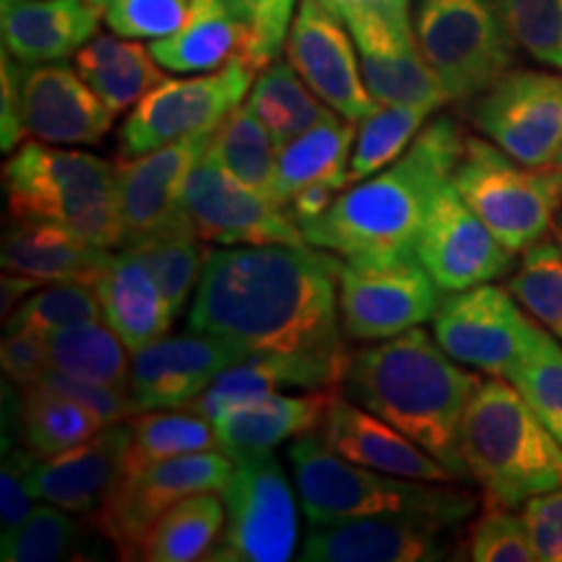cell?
<instances>
[{
  "instance_id": "cell-1",
  "label": "cell",
  "mask_w": 562,
  "mask_h": 562,
  "mask_svg": "<svg viewBox=\"0 0 562 562\" xmlns=\"http://www.w3.org/2000/svg\"><path fill=\"white\" fill-rule=\"evenodd\" d=\"M341 261L315 245L211 250L188 328L220 336L245 355L347 349L339 311Z\"/></svg>"
},
{
  "instance_id": "cell-2",
  "label": "cell",
  "mask_w": 562,
  "mask_h": 562,
  "mask_svg": "<svg viewBox=\"0 0 562 562\" xmlns=\"http://www.w3.org/2000/svg\"><path fill=\"white\" fill-rule=\"evenodd\" d=\"M463 144L467 136L453 117L427 121L393 165L355 182L326 214L302 224L307 243L336 252L344 261L414 256L422 224L435 195L451 182Z\"/></svg>"
},
{
  "instance_id": "cell-3",
  "label": "cell",
  "mask_w": 562,
  "mask_h": 562,
  "mask_svg": "<svg viewBox=\"0 0 562 562\" xmlns=\"http://www.w3.org/2000/svg\"><path fill=\"white\" fill-rule=\"evenodd\" d=\"M482 378L448 357L435 336L414 326L349 357L341 391L417 446L446 463L461 480V422Z\"/></svg>"
},
{
  "instance_id": "cell-4",
  "label": "cell",
  "mask_w": 562,
  "mask_h": 562,
  "mask_svg": "<svg viewBox=\"0 0 562 562\" xmlns=\"http://www.w3.org/2000/svg\"><path fill=\"white\" fill-rule=\"evenodd\" d=\"M294 490L311 526L372 516H404L459 526L474 513L472 492L453 482H422L341 459L321 435H300L286 448Z\"/></svg>"
},
{
  "instance_id": "cell-5",
  "label": "cell",
  "mask_w": 562,
  "mask_h": 562,
  "mask_svg": "<svg viewBox=\"0 0 562 562\" xmlns=\"http://www.w3.org/2000/svg\"><path fill=\"white\" fill-rule=\"evenodd\" d=\"M461 456L492 505L516 510L562 487V446L503 375L476 385L461 422Z\"/></svg>"
},
{
  "instance_id": "cell-6",
  "label": "cell",
  "mask_w": 562,
  "mask_h": 562,
  "mask_svg": "<svg viewBox=\"0 0 562 562\" xmlns=\"http://www.w3.org/2000/svg\"><path fill=\"white\" fill-rule=\"evenodd\" d=\"M3 191L13 220L60 224L102 248H121L115 165L108 159L32 138L5 159Z\"/></svg>"
},
{
  "instance_id": "cell-7",
  "label": "cell",
  "mask_w": 562,
  "mask_h": 562,
  "mask_svg": "<svg viewBox=\"0 0 562 562\" xmlns=\"http://www.w3.org/2000/svg\"><path fill=\"white\" fill-rule=\"evenodd\" d=\"M453 188L513 256L552 232L562 209V165L531 167L490 138L467 136Z\"/></svg>"
},
{
  "instance_id": "cell-8",
  "label": "cell",
  "mask_w": 562,
  "mask_h": 562,
  "mask_svg": "<svg viewBox=\"0 0 562 562\" xmlns=\"http://www.w3.org/2000/svg\"><path fill=\"white\" fill-rule=\"evenodd\" d=\"M412 24L451 102L484 94L516 58L501 0H414Z\"/></svg>"
},
{
  "instance_id": "cell-9",
  "label": "cell",
  "mask_w": 562,
  "mask_h": 562,
  "mask_svg": "<svg viewBox=\"0 0 562 562\" xmlns=\"http://www.w3.org/2000/svg\"><path fill=\"white\" fill-rule=\"evenodd\" d=\"M235 472V461L224 451L175 456L151 467L123 472L91 526L108 539L121 560H140L144 542L172 505L199 492H220Z\"/></svg>"
},
{
  "instance_id": "cell-10",
  "label": "cell",
  "mask_w": 562,
  "mask_h": 562,
  "mask_svg": "<svg viewBox=\"0 0 562 562\" xmlns=\"http://www.w3.org/2000/svg\"><path fill=\"white\" fill-rule=\"evenodd\" d=\"M258 68L237 55L227 66L191 79H165L140 100L121 128V157H140L175 140L216 131L240 108Z\"/></svg>"
},
{
  "instance_id": "cell-11",
  "label": "cell",
  "mask_w": 562,
  "mask_h": 562,
  "mask_svg": "<svg viewBox=\"0 0 562 562\" xmlns=\"http://www.w3.org/2000/svg\"><path fill=\"white\" fill-rule=\"evenodd\" d=\"M224 531L211 562H286L297 550V497L273 453L235 461L222 490Z\"/></svg>"
},
{
  "instance_id": "cell-12",
  "label": "cell",
  "mask_w": 562,
  "mask_h": 562,
  "mask_svg": "<svg viewBox=\"0 0 562 562\" xmlns=\"http://www.w3.org/2000/svg\"><path fill=\"white\" fill-rule=\"evenodd\" d=\"M542 323L521 311L508 286L480 284L463 292H446L432 315V336L459 364L508 378L529 355Z\"/></svg>"
},
{
  "instance_id": "cell-13",
  "label": "cell",
  "mask_w": 562,
  "mask_h": 562,
  "mask_svg": "<svg viewBox=\"0 0 562 562\" xmlns=\"http://www.w3.org/2000/svg\"><path fill=\"white\" fill-rule=\"evenodd\" d=\"M214 133H195L140 157L115 161L121 248H138L161 237L195 235L182 191L188 175L206 157Z\"/></svg>"
},
{
  "instance_id": "cell-14",
  "label": "cell",
  "mask_w": 562,
  "mask_h": 562,
  "mask_svg": "<svg viewBox=\"0 0 562 562\" xmlns=\"http://www.w3.org/2000/svg\"><path fill=\"white\" fill-rule=\"evenodd\" d=\"M442 292L417 256L344 261L339 273L341 326L355 341H383L432 321Z\"/></svg>"
},
{
  "instance_id": "cell-15",
  "label": "cell",
  "mask_w": 562,
  "mask_h": 562,
  "mask_svg": "<svg viewBox=\"0 0 562 562\" xmlns=\"http://www.w3.org/2000/svg\"><path fill=\"white\" fill-rule=\"evenodd\" d=\"M484 138L524 165H552L562 154V70H508L474 110Z\"/></svg>"
},
{
  "instance_id": "cell-16",
  "label": "cell",
  "mask_w": 562,
  "mask_h": 562,
  "mask_svg": "<svg viewBox=\"0 0 562 562\" xmlns=\"http://www.w3.org/2000/svg\"><path fill=\"white\" fill-rule=\"evenodd\" d=\"M182 203H186L195 235L203 243L227 245V248H240V245L302 248V245H311L305 232L294 222L292 211L229 178L209 157V151L188 175Z\"/></svg>"
},
{
  "instance_id": "cell-17",
  "label": "cell",
  "mask_w": 562,
  "mask_h": 562,
  "mask_svg": "<svg viewBox=\"0 0 562 562\" xmlns=\"http://www.w3.org/2000/svg\"><path fill=\"white\" fill-rule=\"evenodd\" d=\"M284 50L300 79L347 121L362 123L381 108L364 83L355 37L326 0H300Z\"/></svg>"
},
{
  "instance_id": "cell-18",
  "label": "cell",
  "mask_w": 562,
  "mask_h": 562,
  "mask_svg": "<svg viewBox=\"0 0 562 562\" xmlns=\"http://www.w3.org/2000/svg\"><path fill=\"white\" fill-rule=\"evenodd\" d=\"M414 256L442 292H463L508 277L513 252L492 235L453 182L440 188L422 224Z\"/></svg>"
},
{
  "instance_id": "cell-19",
  "label": "cell",
  "mask_w": 562,
  "mask_h": 562,
  "mask_svg": "<svg viewBox=\"0 0 562 562\" xmlns=\"http://www.w3.org/2000/svg\"><path fill=\"white\" fill-rule=\"evenodd\" d=\"M245 351L220 336L191 331L165 336L133 351L128 393L136 412L186 409L229 364L245 360Z\"/></svg>"
},
{
  "instance_id": "cell-20",
  "label": "cell",
  "mask_w": 562,
  "mask_h": 562,
  "mask_svg": "<svg viewBox=\"0 0 562 562\" xmlns=\"http://www.w3.org/2000/svg\"><path fill=\"white\" fill-rule=\"evenodd\" d=\"M355 37L362 76L378 104H419L438 112L448 91L422 55L412 24H398L372 11L339 13Z\"/></svg>"
},
{
  "instance_id": "cell-21",
  "label": "cell",
  "mask_w": 562,
  "mask_h": 562,
  "mask_svg": "<svg viewBox=\"0 0 562 562\" xmlns=\"http://www.w3.org/2000/svg\"><path fill=\"white\" fill-rule=\"evenodd\" d=\"M453 526L404 516H372L311 526L305 562H438L451 558Z\"/></svg>"
},
{
  "instance_id": "cell-22",
  "label": "cell",
  "mask_w": 562,
  "mask_h": 562,
  "mask_svg": "<svg viewBox=\"0 0 562 562\" xmlns=\"http://www.w3.org/2000/svg\"><path fill=\"white\" fill-rule=\"evenodd\" d=\"M349 351H300V355H248L229 364L211 381L206 391L188 404V412L216 422L245 404L279 393V389L300 391H341L349 368Z\"/></svg>"
},
{
  "instance_id": "cell-23",
  "label": "cell",
  "mask_w": 562,
  "mask_h": 562,
  "mask_svg": "<svg viewBox=\"0 0 562 562\" xmlns=\"http://www.w3.org/2000/svg\"><path fill=\"white\" fill-rule=\"evenodd\" d=\"M112 117L79 70L63 60L24 68V125L32 138L55 146L100 144Z\"/></svg>"
},
{
  "instance_id": "cell-24",
  "label": "cell",
  "mask_w": 562,
  "mask_h": 562,
  "mask_svg": "<svg viewBox=\"0 0 562 562\" xmlns=\"http://www.w3.org/2000/svg\"><path fill=\"white\" fill-rule=\"evenodd\" d=\"M328 448L360 467L422 482H463L446 463L427 453L402 430L362 409L349 398L336 396L321 425Z\"/></svg>"
},
{
  "instance_id": "cell-25",
  "label": "cell",
  "mask_w": 562,
  "mask_h": 562,
  "mask_svg": "<svg viewBox=\"0 0 562 562\" xmlns=\"http://www.w3.org/2000/svg\"><path fill=\"white\" fill-rule=\"evenodd\" d=\"M128 446L131 422H115L55 459H37L26 476L32 495L70 513H94L121 480Z\"/></svg>"
},
{
  "instance_id": "cell-26",
  "label": "cell",
  "mask_w": 562,
  "mask_h": 562,
  "mask_svg": "<svg viewBox=\"0 0 562 562\" xmlns=\"http://www.w3.org/2000/svg\"><path fill=\"white\" fill-rule=\"evenodd\" d=\"M100 0H21L3 5V47L24 66L66 60L100 34Z\"/></svg>"
},
{
  "instance_id": "cell-27",
  "label": "cell",
  "mask_w": 562,
  "mask_h": 562,
  "mask_svg": "<svg viewBox=\"0 0 562 562\" xmlns=\"http://www.w3.org/2000/svg\"><path fill=\"white\" fill-rule=\"evenodd\" d=\"M110 248L83 240L60 224L13 220L3 232L0 261L3 271L24 273L45 284L53 281H83L97 284L112 261Z\"/></svg>"
},
{
  "instance_id": "cell-28",
  "label": "cell",
  "mask_w": 562,
  "mask_h": 562,
  "mask_svg": "<svg viewBox=\"0 0 562 562\" xmlns=\"http://www.w3.org/2000/svg\"><path fill=\"white\" fill-rule=\"evenodd\" d=\"M339 391H307L302 396L271 393L261 402L224 414L214 425L222 451L232 461L273 453L281 442L321 430Z\"/></svg>"
},
{
  "instance_id": "cell-29",
  "label": "cell",
  "mask_w": 562,
  "mask_h": 562,
  "mask_svg": "<svg viewBox=\"0 0 562 562\" xmlns=\"http://www.w3.org/2000/svg\"><path fill=\"white\" fill-rule=\"evenodd\" d=\"M94 290L100 294L104 323L121 336L131 355L170 334L175 318L170 302L136 250H117Z\"/></svg>"
},
{
  "instance_id": "cell-30",
  "label": "cell",
  "mask_w": 562,
  "mask_h": 562,
  "mask_svg": "<svg viewBox=\"0 0 562 562\" xmlns=\"http://www.w3.org/2000/svg\"><path fill=\"white\" fill-rule=\"evenodd\" d=\"M243 21L227 0H191L180 30L151 40L149 50L159 66L175 74H211L245 53Z\"/></svg>"
},
{
  "instance_id": "cell-31",
  "label": "cell",
  "mask_w": 562,
  "mask_h": 562,
  "mask_svg": "<svg viewBox=\"0 0 562 562\" xmlns=\"http://www.w3.org/2000/svg\"><path fill=\"white\" fill-rule=\"evenodd\" d=\"M74 68L112 115H123L167 79L146 45L121 34H97L74 55Z\"/></svg>"
},
{
  "instance_id": "cell-32",
  "label": "cell",
  "mask_w": 562,
  "mask_h": 562,
  "mask_svg": "<svg viewBox=\"0 0 562 562\" xmlns=\"http://www.w3.org/2000/svg\"><path fill=\"white\" fill-rule=\"evenodd\" d=\"M355 138L357 123L331 110L313 128L281 146L277 151V201L281 206H286L294 193L313 182H328L344 191L349 186Z\"/></svg>"
},
{
  "instance_id": "cell-33",
  "label": "cell",
  "mask_w": 562,
  "mask_h": 562,
  "mask_svg": "<svg viewBox=\"0 0 562 562\" xmlns=\"http://www.w3.org/2000/svg\"><path fill=\"white\" fill-rule=\"evenodd\" d=\"M108 427L74 398L55 393L45 385H32L21 393L19 404V432L37 459H55V456L81 446L97 432Z\"/></svg>"
},
{
  "instance_id": "cell-34",
  "label": "cell",
  "mask_w": 562,
  "mask_h": 562,
  "mask_svg": "<svg viewBox=\"0 0 562 562\" xmlns=\"http://www.w3.org/2000/svg\"><path fill=\"white\" fill-rule=\"evenodd\" d=\"M224 501L220 492H199L172 505L144 542L146 562L209 560L224 531Z\"/></svg>"
},
{
  "instance_id": "cell-35",
  "label": "cell",
  "mask_w": 562,
  "mask_h": 562,
  "mask_svg": "<svg viewBox=\"0 0 562 562\" xmlns=\"http://www.w3.org/2000/svg\"><path fill=\"white\" fill-rule=\"evenodd\" d=\"M277 151L269 128L258 121L248 102L224 117L209 146V157L229 178L271 201H277Z\"/></svg>"
},
{
  "instance_id": "cell-36",
  "label": "cell",
  "mask_w": 562,
  "mask_h": 562,
  "mask_svg": "<svg viewBox=\"0 0 562 562\" xmlns=\"http://www.w3.org/2000/svg\"><path fill=\"white\" fill-rule=\"evenodd\" d=\"M47 351L55 370L115 389L128 391L131 360L128 347L121 336L104 323V318L74 323L47 334Z\"/></svg>"
},
{
  "instance_id": "cell-37",
  "label": "cell",
  "mask_w": 562,
  "mask_h": 562,
  "mask_svg": "<svg viewBox=\"0 0 562 562\" xmlns=\"http://www.w3.org/2000/svg\"><path fill=\"white\" fill-rule=\"evenodd\" d=\"M248 108L269 128L277 149L313 128L331 112V108L300 79L290 60H273L261 70L248 94Z\"/></svg>"
},
{
  "instance_id": "cell-38",
  "label": "cell",
  "mask_w": 562,
  "mask_h": 562,
  "mask_svg": "<svg viewBox=\"0 0 562 562\" xmlns=\"http://www.w3.org/2000/svg\"><path fill=\"white\" fill-rule=\"evenodd\" d=\"M128 422L131 446L123 472H136V469L175 459V456L216 451V448L222 451L214 425L195 412H138Z\"/></svg>"
},
{
  "instance_id": "cell-39",
  "label": "cell",
  "mask_w": 562,
  "mask_h": 562,
  "mask_svg": "<svg viewBox=\"0 0 562 562\" xmlns=\"http://www.w3.org/2000/svg\"><path fill=\"white\" fill-rule=\"evenodd\" d=\"M432 110L419 104H381L357 131L349 159V186L385 170L409 149L417 133L430 121Z\"/></svg>"
},
{
  "instance_id": "cell-40",
  "label": "cell",
  "mask_w": 562,
  "mask_h": 562,
  "mask_svg": "<svg viewBox=\"0 0 562 562\" xmlns=\"http://www.w3.org/2000/svg\"><path fill=\"white\" fill-rule=\"evenodd\" d=\"M513 297L533 321L562 341V232H547L524 250L521 263L508 281Z\"/></svg>"
},
{
  "instance_id": "cell-41",
  "label": "cell",
  "mask_w": 562,
  "mask_h": 562,
  "mask_svg": "<svg viewBox=\"0 0 562 562\" xmlns=\"http://www.w3.org/2000/svg\"><path fill=\"white\" fill-rule=\"evenodd\" d=\"M102 318L100 294L83 281H53L40 286L3 321L5 331L53 334L74 323Z\"/></svg>"
},
{
  "instance_id": "cell-42",
  "label": "cell",
  "mask_w": 562,
  "mask_h": 562,
  "mask_svg": "<svg viewBox=\"0 0 562 562\" xmlns=\"http://www.w3.org/2000/svg\"><path fill=\"white\" fill-rule=\"evenodd\" d=\"M81 526L74 513L60 505H34L24 524L9 533H0V560L3 562H58L74 554Z\"/></svg>"
},
{
  "instance_id": "cell-43",
  "label": "cell",
  "mask_w": 562,
  "mask_h": 562,
  "mask_svg": "<svg viewBox=\"0 0 562 562\" xmlns=\"http://www.w3.org/2000/svg\"><path fill=\"white\" fill-rule=\"evenodd\" d=\"M508 381L524 393L539 419L562 446V341L542 328L537 344Z\"/></svg>"
},
{
  "instance_id": "cell-44",
  "label": "cell",
  "mask_w": 562,
  "mask_h": 562,
  "mask_svg": "<svg viewBox=\"0 0 562 562\" xmlns=\"http://www.w3.org/2000/svg\"><path fill=\"white\" fill-rule=\"evenodd\" d=\"M128 250H136L149 263L154 279H157L159 290L165 292L175 315L186 307V302L199 286L203 266H206L211 252L199 235L161 237V240L144 243Z\"/></svg>"
},
{
  "instance_id": "cell-45",
  "label": "cell",
  "mask_w": 562,
  "mask_h": 562,
  "mask_svg": "<svg viewBox=\"0 0 562 562\" xmlns=\"http://www.w3.org/2000/svg\"><path fill=\"white\" fill-rule=\"evenodd\" d=\"M516 47L562 70V0H501Z\"/></svg>"
},
{
  "instance_id": "cell-46",
  "label": "cell",
  "mask_w": 562,
  "mask_h": 562,
  "mask_svg": "<svg viewBox=\"0 0 562 562\" xmlns=\"http://www.w3.org/2000/svg\"><path fill=\"white\" fill-rule=\"evenodd\" d=\"M227 3L248 32L243 58H248L258 70L279 60L300 0H227Z\"/></svg>"
},
{
  "instance_id": "cell-47",
  "label": "cell",
  "mask_w": 562,
  "mask_h": 562,
  "mask_svg": "<svg viewBox=\"0 0 562 562\" xmlns=\"http://www.w3.org/2000/svg\"><path fill=\"white\" fill-rule=\"evenodd\" d=\"M469 558L474 562H531L537 560L524 516L513 508H495L484 513L472 526Z\"/></svg>"
},
{
  "instance_id": "cell-48",
  "label": "cell",
  "mask_w": 562,
  "mask_h": 562,
  "mask_svg": "<svg viewBox=\"0 0 562 562\" xmlns=\"http://www.w3.org/2000/svg\"><path fill=\"white\" fill-rule=\"evenodd\" d=\"M104 24L128 40H161L188 16L191 0H100Z\"/></svg>"
},
{
  "instance_id": "cell-49",
  "label": "cell",
  "mask_w": 562,
  "mask_h": 562,
  "mask_svg": "<svg viewBox=\"0 0 562 562\" xmlns=\"http://www.w3.org/2000/svg\"><path fill=\"white\" fill-rule=\"evenodd\" d=\"M40 385L50 389L55 393H63V396L74 398L87 406L89 412H94L104 425H115V422H128L136 412L133 406L131 393L125 389H115V385H104L94 381H83V378L68 375V372L50 368L45 372Z\"/></svg>"
},
{
  "instance_id": "cell-50",
  "label": "cell",
  "mask_w": 562,
  "mask_h": 562,
  "mask_svg": "<svg viewBox=\"0 0 562 562\" xmlns=\"http://www.w3.org/2000/svg\"><path fill=\"white\" fill-rule=\"evenodd\" d=\"M37 461L30 448H3V469H0V531L9 533L19 529L34 510V501L30 490V469Z\"/></svg>"
},
{
  "instance_id": "cell-51",
  "label": "cell",
  "mask_w": 562,
  "mask_h": 562,
  "mask_svg": "<svg viewBox=\"0 0 562 562\" xmlns=\"http://www.w3.org/2000/svg\"><path fill=\"white\" fill-rule=\"evenodd\" d=\"M0 362H3V375L21 391L37 385L53 368L47 339L34 331H5Z\"/></svg>"
},
{
  "instance_id": "cell-52",
  "label": "cell",
  "mask_w": 562,
  "mask_h": 562,
  "mask_svg": "<svg viewBox=\"0 0 562 562\" xmlns=\"http://www.w3.org/2000/svg\"><path fill=\"white\" fill-rule=\"evenodd\" d=\"M533 552L542 562H562V487L542 492L521 510Z\"/></svg>"
},
{
  "instance_id": "cell-53",
  "label": "cell",
  "mask_w": 562,
  "mask_h": 562,
  "mask_svg": "<svg viewBox=\"0 0 562 562\" xmlns=\"http://www.w3.org/2000/svg\"><path fill=\"white\" fill-rule=\"evenodd\" d=\"M24 63L5 50L0 53V149L11 154L24 138Z\"/></svg>"
},
{
  "instance_id": "cell-54",
  "label": "cell",
  "mask_w": 562,
  "mask_h": 562,
  "mask_svg": "<svg viewBox=\"0 0 562 562\" xmlns=\"http://www.w3.org/2000/svg\"><path fill=\"white\" fill-rule=\"evenodd\" d=\"M339 188L328 186V182H313V186H305L302 191H297L292 195V201L286 203V209L292 211L294 222L300 224H307L313 220H318V216L326 214L328 209L334 206V201L339 199Z\"/></svg>"
},
{
  "instance_id": "cell-55",
  "label": "cell",
  "mask_w": 562,
  "mask_h": 562,
  "mask_svg": "<svg viewBox=\"0 0 562 562\" xmlns=\"http://www.w3.org/2000/svg\"><path fill=\"white\" fill-rule=\"evenodd\" d=\"M326 3L336 13L372 11L391 21H398V24H412V0H326Z\"/></svg>"
},
{
  "instance_id": "cell-56",
  "label": "cell",
  "mask_w": 562,
  "mask_h": 562,
  "mask_svg": "<svg viewBox=\"0 0 562 562\" xmlns=\"http://www.w3.org/2000/svg\"><path fill=\"white\" fill-rule=\"evenodd\" d=\"M40 286H45V281L24 277V273H3V281H0V313H3V321L16 311V307L30 297L32 292H37Z\"/></svg>"
},
{
  "instance_id": "cell-57",
  "label": "cell",
  "mask_w": 562,
  "mask_h": 562,
  "mask_svg": "<svg viewBox=\"0 0 562 562\" xmlns=\"http://www.w3.org/2000/svg\"><path fill=\"white\" fill-rule=\"evenodd\" d=\"M11 3H21V0H3V5H11Z\"/></svg>"
},
{
  "instance_id": "cell-58",
  "label": "cell",
  "mask_w": 562,
  "mask_h": 562,
  "mask_svg": "<svg viewBox=\"0 0 562 562\" xmlns=\"http://www.w3.org/2000/svg\"><path fill=\"white\" fill-rule=\"evenodd\" d=\"M558 229L562 232V214H560V220H558Z\"/></svg>"
},
{
  "instance_id": "cell-59",
  "label": "cell",
  "mask_w": 562,
  "mask_h": 562,
  "mask_svg": "<svg viewBox=\"0 0 562 562\" xmlns=\"http://www.w3.org/2000/svg\"><path fill=\"white\" fill-rule=\"evenodd\" d=\"M558 161H560V165H562V154H560V159H558Z\"/></svg>"
}]
</instances>
